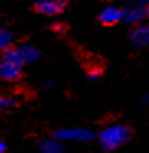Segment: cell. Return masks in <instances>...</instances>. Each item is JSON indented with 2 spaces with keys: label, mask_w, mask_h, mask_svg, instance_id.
<instances>
[{
  "label": "cell",
  "mask_w": 149,
  "mask_h": 153,
  "mask_svg": "<svg viewBox=\"0 0 149 153\" xmlns=\"http://www.w3.org/2000/svg\"><path fill=\"white\" fill-rule=\"evenodd\" d=\"M129 137H131V130L126 126L113 124V126H108L102 130L99 135V140L105 150H116L123 143H126L129 140Z\"/></svg>",
  "instance_id": "cell-1"
},
{
  "label": "cell",
  "mask_w": 149,
  "mask_h": 153,
  "mask_svg": "<svg viewBox=\"0 0 149 153\" xmlns=\"http://www.w3.org/2000/svg\"><path fill=\"white\" fill-rule=\"evenodd\" d=\"M2 57L10 62H15V64L21 65V67H25V65L33 64V62L38 60L41 57V51L36 49L35 46H30V44H21V46H15V47L12 46L7 51H3Z\"/></svg>",
  "instance_id": "cell-2"
},
{
  "label": "cell",
  "mask_w": 149,
  "mask_h": 153,
  "mask_svg": "<svg viewBox=\"0 0 149 153\" xmlns=\"http://www.w3.org/2000/svg\"><path fill=\"white\" fill-rule=\"evenodd\" d=\"M54 138L57 142H89L93 138V134L84 127H69V129H61L54 134Z\"/></svg>",
  "instance_id": "cell-3"
},
{
  "label": "cell",
  "mask_w": 149,
  "mask_h": 153,
  "mask_svg": "<svg viewBox=\"0 0 149 153\" xmlns=\"http://www.w3.org/2000/svg\"><path fill=\"white\" fill-rule=\"evenodd\" d=\"M149 18V5H144L141 2L129 3L126 8H123V21L129 25H139Z\"/></svg>",
  "instance_id": "cell-4"
},
{
  "label": "cell",
  "mask_w": 149,
  "mask_h": 153,
  "mask_svg": "<svg viewBox=\"0 0 149 153\" xmlns=\"http://www.w3.org/2000/svg\"><path fill=\"white\" fill-rule=\"evenodd\" d=\"M66 0H36L35 10L46 16H56L66 10Z\"/></svg>",
  "instance_id": "cell-5"
},
{
  "label": "cell",
  "mask_w": 149,
  "mask_h": 153,
  "mask_svg": "<svg viewBox=\"0 0 149 153\" xmlns=\"http://www.w3.org/2000/svg\"><path fill=\"white\" fill-rule=\"evenodd\" d=\"M21 72H23L21 65L0 57V80L2 82H15L21 76Z\"/></svg>",
  "instance_id": "cell-6"
},
{
  "label": "cell",
  "mask_w": 149,
  "mask_h": 153,
  "mask_svg": "<svg viewBox=\"0 0 149 153\" xmlns=\"http://www.w3.org/2000/svg\"><path fill=\"white\" fill-rule=\"evenodd\" d=\"M129 39H131V42L136 47H146V46H149V25H146V23L136 25L134 30L131 31Z\"/></svg>",
  "instance_id": "cell-7"
},
{
  "label": "cell",
  "mask_w": 149,
  "mask_h": 153,
  "mask_svg": "<svg viewBox=\"0 0 149 153\" xmlns=\"http://www.w3.org/2000/svg\"><path fill=\"white\" fill-rule=\"evenodd\" d=\"M99 20L103 25H116V23H120V21H123V8L113 7V5L105 7V8L100 12Z\"/></svg>",
  "instance_id": "cell-8"
},
{
  "label": "cell",
  "mask_w": 149,
  "mask_h": 153,
  "mask_svg": "<svg viewBox=\"0 0 149 153\" xmlns=\"http://www.w3.org/2000/svg\"><path fill=\"white\" fill-rule=\"evenodd\" d=\"M39 153H64V147L56 138H48L39 143Z\"/></svg>",
  "instance_id": "cell-9"
},
{
  "label": "cell",
  "mask_w": 149,
  "mask_h": 153,
  "mask_svg": "<svg viewBox=\"0 0 149 153\" xmlns=\"http://www.w3.org/2000/svg\"><path fill=\"white\" fill-rule=\"evenodd\" d=\"M12 44H13L12 31H8L3 26H0V52H3V51H7L8 47H12Z\"/></svg>",
  "instance_id": "cell-10"
},
{
  "label": "cell",
  "mask_w": 149,
  "mask_h": 153,
  "mask_svg": "<svg viewBox=\"0 0 149 153\" xmlns=\"http://www.w3.org/2000/svg\"><path fill=\"white\" fill-rule=\"evenodd\" d=\"M15 104V100L12 96H7V94H0V111H5L10 106Z\"/></svg>",
  "instance_id": "cell-11"
},
{
  "label": "cell",
  "mask_w": 149,
  "mask_h": 153,
  "mask_svg": "<svg viewBox=\"0 0 149 153\" xmlns=\"http://www.w3.org/2000/svg\"><path fill=\"white\" fill-rule=\"evenodd\" d=\"M99 76H100V72L99 70H93V72H90V74H89V78L90 80H97Z\"/></svg>",
  "instance_id": "cell-12"
},
{
  "label": "cell",
  "mask_w": 149,
  "mask_h": 153,
  "mask_svg": "<svg viewBox=\"0 0 149 153\" xmlns=\"http://www.w3.org/2000/svg\"><path fill=\"white\" fill-rule=\"evenodd\" d=\"M141 104H144V106H147V104H149V93L144 94V96H141Z\"/></svg>",
  "instance_id": "cell-13"
},
{
  "label": "cell",
  "mask_w": 149,
  "mask_h": 153,
  "mask_svg": "<svg viewBox=\"0 0 149 153\" xmlns=\"http://www.w3.org/2000/svg\"><path fill=\"white\" fill-rule=\"evenodd\" d=\"M5 150H7V145L0 140V153H5Z\"/></svg>",
  "instance_id": "cell-14"
},
{
  "label": "cell",
  "mask_w": 149,
  "mask_h": 153,
  "mask_svg": "<svg viewBox=\"0 0 149 153\" xmlns=\"http://www.w3.org/2000/svg\"><path fill=\"white\" fill-rule=\"evenodd\" d=\"M141 3H144V5H149V0H139Z\"/></svg>",
  "instance_id": "cell-15"
}]
</instances>
